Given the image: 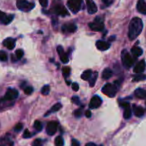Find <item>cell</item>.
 I'll use <instances>...</instances> for the list:
<instances>
[{"label":"cell","instance_id":"1f68e13d","mask_svg":"<svg viewBox=\"0 0 146 146\" xmlns=\"http://www.w3.org/2000/svg\"><path fill=\"white\" fill-rule=\"evenodd\" d=\"M50 87L48 85H44V86L42 88L41 92L42 95H47L49 93H50Z\"/></svg>","mask_w":146,"mask_h":146},{"label":"cell","instance_id":"e0dca14e","mask_svg":"<svg viewBox=\"0 0 146 146\" xmlns=\"http://www.w3.org/2000/svg\"><path fill=\"white\" fill-rule=\"evenodd\" d=\"M15 42L16 40L13 38H7L4 40L3 44L5 47H6L8 50H13L15 47Z\"/></svg>","mask_w":146,"mask_h":146},{"label":"cell","instance_id":"ffe728a7","mask_svg":"<svg viewBox=\"0 0 146 146\" xmlns=\"http://www.w3.org/2000/svg\"><path fill=\"white\" fill-rule=\"evenodd\" d=\"M135 95L137 98H140V99H146V90L141 89V88L135 90Z\"/></svg>","mask_w":146,"mask_h":146},{"label":"cell","instance_id":"7dc6e473","mask_svg":"<svg viewBox=\"0 0 146 146\" xmlns=\"http://www.w3.org/2000/svg\"><path fill=\"white\" fill-rule=\"evenodd\" d=\"M66 83L67 84V85H70V83H71V82H69V81H66Z\"/></svg>","mask_w":146,"mask_h":146},{"label":"cell","instance_id":"7402d4cb","mask_svg":"<svg viewBox=\"0 0 146 146\" xmlns=\"http://www.w3.org/2000/svg\"><path fill=\"white\" fill-rule=\"evenodd\" d=\"M131 52L133 56L137 57H140V56H141L142 54H143V51L140 47L135 46V47H133V48L131 49Z\"/></svg>","mask_w":146,"mask_h":146},{"label":"cell","instance_id":"4fadbf2b","mask_svg":"<svg viewBox=\"0 0 146 146\" xmlns=\"http://www.w3.org/2000/svg\"><path fill=\"white\" fill-rule=\"evenodd\" d=\"M146 64L145 60H141V61L139 62L135 66L134 69H133V71L135 73H137V74H141L145 70Z\"/></svg>","mask_w":146,"mask_h":146},{"label":"cell","instance_id":"ba28073f","mask_svg":"<svg viewBox=\"0 0 146 146\" xmlns=\"http://www.w3.org/2000/svg\"><path fill=\"white\" fill-rule=\"evenodd\" d=\"M57 130V123L55 121L49 122L47 123V127H46V131L49 135H53L56 133Z\"/></svg>","mask_w":146,"mask_h":146},{"label":"cell","instance_id":"60d3db41","mask_svg":"<svg viewBox=\"0 0 146 146\" xmlns=\"http://www.w3.org/2000/svg\"><path fill=\"white\" fill-rule=\"evenodd\" d=\"M22 127H23V125H22V124H21V123H19V124H17L16 126H15V131H17V132H19L20 130H22Z\"/></svg>","mask_w":146,"mask_h":146},{"label":"cell","instance_id":"ac0fdd59","mask_svg":"<svg viewBox=\"0 0 146 146\" xmlns=\"http://www.w3.org/2000/svg\"><path fill=\"white\" fill-rule=\"evenodd\" d=\"M77 30V26L75 24L70 23L64 25L62 27V31L64 32H70V33H73Z\"/></svg>","mask_w":146,"mask_h":146},{"label":"cell","instance_id":"8992f818","mask_svg":"<svg viewBox=\"0 0 146 146\" xmlns=\"http://www.w3.org/2000/svg\"><path fill=\"white\" fill-rule=\"evenodd\" d=\"M67 7L73 13H77L79 12L82 7V1L81 0H68Z\"/></svg>","mask_w":146,"mask_h":146},{"label":"cell","instance_id":"7bdbcfd3","mask_svg":"<svg viewBox=\"0 0 146 146\" xmlns=\"http://www.w3.org/2000/svg\"><path fill=\"white\" fill-rule=\"evenodd\" d=\"M120 105L123 108H128V107H130V104H129V102H122V103L120 104Z\"/></svg>","mask_w":146,"mask_h":146},{"label":"cell","instance_id":"c3c4849f","mask_svg":"<svg viewBox=\"0 0 146 146\" xmlns=\"http://www.w3.org/2000/svg\"><path fill=\"white\" fill-rule=\"evenodd\" d=\"M100 146H102V145H100Z\"/></svg>","mask_w":146,"mask_h":146},{"label":"cell","instance_id":"44dd1931","mask_svg":"<svg viewBox=\"0 0 146 146\" xmlns=\"http://www.w3.org/2000/svg\"><path fill=\"white\" fill-rule=\"evenodd\" d=\"M113 76V71L110 68H105L102 72V77L104 80H108Z\"/></svg>","mask_w":146,"mask_h":146},{"label":"cell","instance_id":"9a60e30c","mask_svg":"<svg viewBox=\"0 0 146 146\" xmlns=\"http://www.w3.org/2000/svg\"><path fill=\"white\" fill-rule=\"evenodd\" d=\"M96 47L100 51H105L108 50L110 47V43L107 42L105 41H102V40H98L96 42Z\"/></svg>","mask_w":146,"mask_h":146},{"label":"cell","instance_id":"d4e9b609","mask_svg":"<svg viewBox=\"0 0 146 146\" xmlns=\"http://www.w3.org/2000/svg\"><path fill=\"white\" fill-rule=\"evenodd\" d=\"M132 116V110L130 109V107L127 108H125L124 113H123V117L125 119L127 120V119H130Z\"/></svg>","mask_w":146,"mask_h":146},{"label":"cell","instance_id":"6da1fadb","mask_svg":"<svg viewBox=\"0 0 146 146\" xmlns=\"http://www.w3.org/2000/svg\"><path fill=\"white\" fill-rule=\"evenodd\" d=\"M143 29V21L139 17H134L131 19L129 25L128 37L130 40H134L136 39Z\"/></svg>","mask_w":146,"mask_h":146},{"label":"cell","instance_id":"f35d334b","mask_svg":"<svg viewBox=\"0 0 146 146\" xmlns=\"http://www.w3.org/2000/svg\"><path fill=\"white\" fill-rule=\"evenodd\" d=\"M72 90L74 91H75V92H77V91L79 90V85H78L77 82H74V83L72 84Z\"/></svg>","mask_w":146,"mask_h":146},{"label":"cell","instance_id":"f1b7e54d","mask_svg":"<svg viewBox=\"0 0 146 146\" xmlns=\"http://www.w3.org/2000/svg\"><path fill=\"white\" fill-rule=\"evenodd\" d=\"M34 127H35V128L36 129L37 131H41V130H42V124L41 122L39 121V120H36V121L35 122V123H34Z\"/></svg>","mask_w":146,"mask_h":146},{"label":"cell","instance_id":"836d02e7","mask_svg":"<svg viewBox=\"0 0 146 146\" xmlns=\"http://www.w3.org/2000/svg\"><path fill=\"white\" fill-rule=\"evenodd\" d=\"M25 93L26 94V95H31V94L32 93V92H33V88H32V87H27V88H25Z\"/></svg>","mask_w":146,"mask_h":146},{"label":"cell","instance_id":"ab89813d","mask_svg":"<svg viewBox=\"0 0 146 146\" xmlns=\"http://www.w3.org/2000/svg\"><path fill=\"white\" fill-rule=\"evenodd\" d=\"M72 102L73 103L76 104V105H79L80 104V98L78 96H74L72 98Z\"/></svg>","mask_w":146,"mask_h":146},{"label":"cell","instance_id":"cb8c5ba5","mask_svg":"<svg viewBox=\"0 0 146 146\" xmlns=\"http://www.w3.org/2000/svg\"><path fill=\"white\" fill-rule=\"evenodd\" d=\"M98 72H95L94 73H92V75L91 76V78H90V86L93 87L95 85V82L97 80V78H98Z\"/></svg>","mask_w":146,"mask_h":146},{"label":"cell","instance_id":"4dcf8cb0","mask_svg":"<svg viewBox=\"0 0 146 146\" xmlns=\"http://www.w3.org/2000/svg\"><path fill=\"white\" fill-rule=\"evenodd\" d=\"M8 60L7 54L5 51H0V61L6 62Z\"/></svg>","mask_w":146,"mask_h":146},{"label":"cell","instance_id":"8fae6325","mask_svg":"<svg viewBox=\"0 0 146 146\" xmlns=\"http://www.w3.org/2000/svg\"><path fill=\"white\" fill-rule=\"evenodd\" d=\"M14 19V15H7L5 12L0 11V22L4 25H8Z\"/></svg>","mask_w":146,"mask_h":146},{"label":"cell","instance_id":"bcb514c9","mask_svg":"<svg viewBox=\"0 0 146 146\" xmlns=\"http://www.w3.org/2000/svg\"><path fill=\"white\" fill-rule=\"evenodd\" d=\"M86 146H97V145L93 143H87Z\"/></svg>","mask_w":146,"mask_h":146},{"label":"cell","instance_id":"52a82bcc","mask_svg":"<svg viewBox=\"0 0 146 146\" xmlns=\"http://www.w3.org/2000/svg\"><path fill=\"white\" fill-rule=\"evenodd\" d=\"M18 96H19V92L16 89L9 88L6 92V94H5V97H4V99L5 100L12 101L17 98Z\"/></svg>","mask_w":146,"mask_h":146},{"label":"cell","instance_id":"7c38bea8","mask_svg":"<svg viewBox=\"0 0 146 146\" xmlns=\"http://www.w3.org/2000/svg\"><path fill=\"white\" fill-rule=\"evenodd\" d=\"M57 53H58L59 56H60V58L61 60V61L63 63H67L69 62V58H68V56L67 54L64 52V49L62 46H58L57 47Z\"/></svg>","mask_w":146,"mask_h":146},{"label":"cell","instance_id":"3957f363","mask_svg":"<svg viewBox=\"0 0 146 146\" xmlns=\"http://www.w3.org/2000/svg\"><path fill=\"white\" fill-rule=\"evenodd\" d=\"M121 60L123 66L126 68H130L133 65L134 63V59L130 56L128 52L126 50H123L121 52Z\"/></svg>","mask_w":146,"mask_h":146},{"label":"cell","instance_id":"74e56055","mask_svg":"<svg viewBox=\"0 0 146 146\" xmlns=\"http://www.w3.org/2000/svg\"><path fill=\"white\" fill-rule=\"evenodd\" d=\"M39 2L42 7H47L48 6V0H39Z\"/></svg>","mask_w":146,"mask_h":146},{"label":"cell","instance_id":"d6a6232c","mask_svg":"<svg viewBox=\"0 0 146 146\" xmlns=\"http://www.w3.org/2000/svg\"><path fill=\"white\" fill-rule=\"evenodd\" d=\"M15 54H16L17 59V60H20V59L22 58V57H23V55H24L23 50H20V49L16 50V52H15Z\"/></svg>","mask_w":146,"mask_h":146},{"label":"cell","instance_id":"277c9868","mask_svg":"<svg viewBox=\"0 0 146 146\" xmlns=\"http://www.w3.org/2000/svg\"><path fill=\"white\" fill-rule=\"evenodd\" d=\"M17 7L18 9L24 12H29L35 7V4L27 2V0H17Z\"/></svg>","mask_w":146,"mask_h":146},{"label":"cell","instance_id":"9c48e42d","mask_svg":"<svg viewBox=\"0 0 146 146\" xmlns=\"http://www.w3.org/2000/svg\"><path fill=\"white\" fill-rule=\"evenodd\" d=\"M53 11H54V13L57 15H60V16H67V15H69L68 11L67 9L64 7L63 5H56L54 8H53Z\"/></svg>","mask_w":146,"mask_h":146},{"label":"cell","instance_id":"d6986e66","mask_svg":"<svg viewBox=\"0 0 146 146\" xmlns=\"http://www.w3.org/2000/svg\"><path fill=\"white\" fill-rule=\"evenodd\" d=\"M133 113L136 117H140L144 115V109L140 106H137L135 105H133Z\"/></svg>","mask_w":146,"mask_h":146},{"label":"cell","instance_id":"7a4b0ae2","mask_svg":"<svg viewBox=\"0 0 146 146\" xmlns=\"http://www.w3.org/2000/svg\"><path fill=\"white\" fill-rule=\"evenodd\" d=\"M117 88H118L117 85L107 83L102 88V92L110 98H113L115 96L116 93H117Z\"/></svg>","mask_w":146,"mask_h":146},{"label":"cell","instance_id":"ee69618b","mask_svg":"<svg viewBox=\"0 0 146 146\" xmlns=\"http://www.w3.org/2000/svg\"><path fill=\"white\" fill-rule=\"evenodd\" d=\"M72 146H80V143L75 139L72 140Z\"/></svg>","mask_w":146,"mask_h":146},{"label":"cell","instance_id":"5b68a950","mask_svg":"<svg viewBox=\"0 0 146 146\" xmlns=\"http://www.w3.org/2000/svg\"><path fill=\"white\" fill-rule=\"evenodd\" d=\"M89 27L92 31L95 32H100L104 29V22L102 18L98 17L95 19L94 22L89 24Z\"/></svg>","mask_w":146,"mask_h":146},{"label":"cell","instance_id":"f6af8a7d","mask_svg":"<svg viewBox=\"0 0 146 146\" xmlns=\"http://www.w3.org/2000/svg\"><path fill=\"white\" fill-rule=\"evenodd\" d=\"M85 116H86L87 117H90L91 115H92V113H91V111L90 110H86V112H85Z\"/></svg>","mask_w":146,"mask_h":146},{"label":"cell","instance_id":"484cf974","mask_svg":"<svg viewBox=\"0 0 146 146\" xmlns=\"http://www.w3.org/2000/svg\"><path fill=\"white\" fill-rule=\"evenodd\" d=\"M54 144L56 146H63L64 145V140L62 136H57L54 140Z\"/></svg>","mask_w":146,"mask_h":146},{"label":"cell","instance_id":"30bf717a","mask_svg":"<svg viewBox=\"0 0 146 146\" xmlns=\"http://www.w3.org/2000/svg\"><path fill=\"white\" fill-rule=\"evenodd\" d=\"M102 104V100L98 95H94L90 100V102L89 107L91 109H95V108H98Z\"/></svg>","mask_w":146,"mask_h":146},{"label":"cell","instance_id":"b9f144b4","mask_svg":"<svg viewBox=\"0 0 146 146\" xmlns=\"http://www.w3.org/2000/svg\"><path fill=\"white\" fill-rule=\"evenodd\" d=\"M102 1L106 6H110L113 2V0H102Z\"/></svg>","mask_w":146,"mask_h":146},{"label":"cell","instance_id":"d590c367","mask_svg":"<svg viewBox=\"0 0 146 146\" xmlns=\"http://www.w3.org/2000/svg\"><path fill=\"white\" fill-rule=\"evenodd\" d=\"M74 115L76 117H80L82 115V111L81 109H78L76 110L74 113Z\"/></svg>","mask_w":146,"mask_h":146},{"label":"cell","instance_id":"5bb4252c","mask_svg":"<svg viewBox=\"0 0 146 146\" xmlns=\"http://www.w3.org/2000/svg\"><path fill=\"white\" fill-rule=\"evenodd\" d=\"M87 9H88V13L90 15L96 13L98 11V7L92 0H87Z\"/></svg>","mask_w":146,"mask_h":146},{"label":"cell","instance_id":"83f0119b","mask_svg":"<svg viewBox=\"0 0 146 146\" xmlns=\"http://www.w3.org/2000/svg\"><path fill=\"white\" fill-rule=\"evenodd\" d=\"M62 108V104L58 102V103H56L55 105H53L52 108L50 110V113H54V112H57L58 110H60Z\"/></svg>","mask_w":146,"mask_h":146},{"label":"cell","instance_id":"2e32d148","mask_svg":"<svg viewBox=\"0 0 146 146\" xmlns=\"http://www.w3.org/2000/svg\"><path fill=\"white\" fill-rule=\"evenodd\" d=\"M137 9L140 13L146 15V2L145 0H138L137 3Z\"/></svg>","mask_w":146,"mask_h":146},{"label":"cell","instance_id":"4316f807","mask_svg":"<svg viewBox=\"0 0 146 146\" xmlns=\"http://www.w3.org/2000/svg\"><path fill=\"white\" fill-rule=\"evenodd\" d=\"M70 72H71V70L69 67H63L62 69V75L63 77L64 78H67L70 75Z\"/></svg>","mask_w":146,"mask_h":146},{"label":"cell","instance_id":"8d00e7d4","mask_svg":"<svg viewBox=\"0 0 146 146\" xmlns=\"http://www.w3.org/2000/svg\"><path fill=\"white\" fill-rule=\"evenodd\" d=\"M31 136H32V134L30 133L29 130L26 129L23 133V137H25V138H29V137H31Z\"/></svg>","mask_w":146,"mask_h":146},{"label":"cell","instance_id":"603a6c76","mask_svg":"<svg viewBox=\"0 0 146 146\" xmlns=\"http://www.w3.org/2000/svg\"><path fill=\"white\" fill-rule=\"evenodd\" d=\"M92 75V72L91 70H85L82 72V74L81 75V78H82L83 80H88L90 78H91V76Z\"/></svg>","mask_w":146,"mask_h":146},{"label":"cell","instance_id":"e575fe53","mask_svg":"<svg viewBox=\"0 0 146 146\" xmlns=\"http://www.w3.org/2000/svg\"><path fill=\"white\" fill-rule=\"evenodd\" d=\"M42 140L41 139H36L34 141L32 146H42Z\"/></svg>","mask_w":146,"mask_h":146},{"label":"cell","instance_id":"f546056e","mask_svg":"<svg viewBox=\"0 0 146 146\" xmlns=\"http://www.w3.org/2000/svg\"><path fill=\"white\" fill-rule=\"evenodd\" d=\"M146 79V75H143V74H139L138 75L135 77L133 78V81L134 82H138V81H142V80H145Z\"/></svg>","mask_w":146,"mask_h":146}]
</instances>
